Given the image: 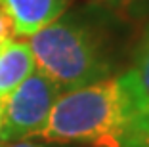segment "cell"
<instances>
[{"label":"cell","mask_w":149,"mask_h":147,"mask_svg":"<svg viewBox=\"0 0 149 147\" xmlns=\"http://www.w3.org/2000/svg\"><path fill=\"white\" fill-rule=\"evenodd\" d=\"M123 21L96 4L65 10L29 36L36 69L61 94L120 75Z\"/></svg>","instance_id":"6da1fadb"},{"label":"cell","mask_w":149,"mask_h":147,"mask_svg":"<svg viewBox=\"0 0 149 147\" xmlns=\"http://www.w3.org/2000/svg\"><path fill=\"white\" fill-rule=\"evenodd\" d=\"M61 90L40 69L0 100V143L35 139L46 126Z\"/></svg>","instance_id":"7a4b0ae2"},{"label":"cell","mask_w":149,"mask_h":147,"mask_svg":"<svg viewBox=\"0 0 149 147\" xmlns=\"http://www.w3.org/2000/svg\"><path fill=\"white\" fill-rule=\"evenodd\" d=\"M100 147H149V105L138 103L117 75V100Z\"/></svg>","instance_id":"3957f363"},{"label":"cell","mask_w":149,"mask_h":147,"mask_svg":"<svg viewBox=\"0 0 149 147\" xmlns=\"http://www.w3.org/2000/svg\"><path fill=\"white\" fill-rule=\"evenodd\" d=\"M69 0H0L15 25L17 36L35 35L67 10Z\"/></svg>","instance_id":"277c9868"},{"label":"cell","mask_w":149,"mask_h":147,"mask_svg":"<svg viewBox=\"0 0 149 147\" xmlns=\"http://www.w3.org/2000/svg\"><path fill=\"white\" fill-rule=\"evenodd\" d=\"M36 69L29 42L6 40L0 48V100L19 86Z\"/></svg>","instance_id":"5b68a950"},{"label":"cell","mask_w":149,"mask_h":147,"mask_svg":"<svg viewBox=\"0 0 149 147\" xmlns=\"http://www.w3.org/2000/svg\"><path fill=\"white\" fill-rule=\"evenodd\" d=\"M126 90L138 103L149 105V25L132 50L130 65L120 73Z\"/></svg>","instance_id":"8992f818"},{"label":"cell","mask_w":149,"mask_h":147,"mask_svg":"<svg viewBox=\"0 0 149 147\" xmlns=\"http://www.w3.org/2000/svg\"><path fill=\"white\" fill-rule=\"evenodd\" d=\"M92 4L105 8L124 21L149 15V0H92Z\"/></svg>","instance_id":"52a82bcc"},{"label":"cell","mask_w":149,"mask_h":147,"mask_svg":"<svg viewBox=\"0 0 149 147\" xmlns=\"http://www.w3.org/2000/svg\"><path fill=\"white\" fill-rule=\"evenodd\" d=\"M15 36V25L13 19L10 17V13L6 12V8L0 4V42L4 40H12Z\"/></svg>","instance_id":"ba28073f"},{"label":"cell","mask_w":149,"mask_h":147,"mask_svg":"<svg viewBox=\"0 0 149 147\" xmlns=\"http://www.w3.org/2000/svg\"><path fill=\"white\" fill-rule=\"evenodd\" d=\"M0 147H65L61 143H50V141H36V139H21V141H8L0 143Z\"/></svg>","instance_id":"9c48e42d"}]
</instances>
